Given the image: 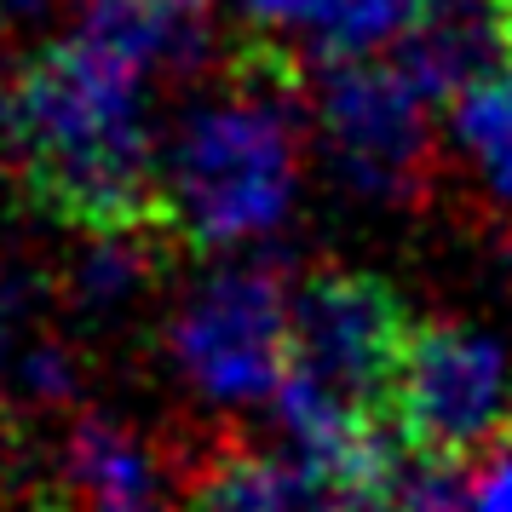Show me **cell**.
Masks as SVG:
<instances>
[{
	"instance_id": "1",
	"label": "cell",
	"mask_w": 512,
	"mask_h": 512,
	"mask_svg": "<svg viewBox=\"0 0 512 512\" xmlns=\"http://www.w3.org/2000/svg\"><path fill=\"white\" fill-rule=\"evenodd\" d=\"M139 81L144 70L87 35L52 41L0 81V156L29 202L75 236L167 231L179 242Z\"/></svg>"
},
{
	"instance_id": "11",
	"label": "cell",
	"mask_w": 512,
	"mask_h": 512,
	"mask_svg": "<svg viewBox=\"0 0 512 512\" xmlns=\"http://www.w3.org/2000/svg\"><path fill=\"white\" fill-rule=\"evenodd\" d=\"M242 6H248V18H254V24H265V29H294V35H300L323 0H242Z\"/></svg>"
},
{
	"instance_id": "10",
	"label": "cell",
	"mask_w": 512,
	"mask_h": 512,
	"mask_svg": "<svg viewBox=\"0 0 512 512\" xmlns=\"http://www.w3.org/2000/svg\"><path fill=\"white\" fill-rule=\"evenodd\" d=\"M466 512H512V438L466 461Z\"/></svg>"
},
{
	"instance_id": "2",
	"label": "cell",
	"mask_w": 512,
	"mask_h": 512,
	"mask_svg": "<svg viewBox=\"0 0 512 512\" xmlns=\"http://www.w3.org/2000/svg\"><path fill=\"white\" fill-rule=\"evenodd\" d=\"M300 64L288 47L231 58V98L179 127L162 162L167 213L185 248H236L277 231L300 185Z\"/></svg>"
},
{
	"instance_id": "5",
	"label": "cell",
	"mask_w": 512,
	"mask_h": 512,
	"mask_svg": "<svg viewBox=\"0 0 512 512\" xmlns=\"http://www.w3.org/2000/svg\"><path fill=\"white\" fill-rule=\"evenodd\" d=\"M288 311L294 294L271 265L213 271L173 317V363L208 403L277 397L288 374Z\"/></svg>"
},
{
	"instance_id": "7",
	"label": "cell",
	"mask_w": 512,
	"mask_h": 512,
	"mask_svg": "<svg viewBox=\"0 0 512 512\" xmlns=\"http://www.w3.org/2000/svg\"><path fill=\"white\" fill-rule=\"evenodd\" d=\"M190 449H167L127 420L75 415L64 438L70 512H179Z\"/></svg>"
},
{
	"instance_id": "3",
	"label": "cell",
	"mask_w": 512,
	"mask_h": 512,
	"mask_svg": "<svg viewBox=\"0 0 512 512\" xmlns=\"http://www.w3.org/2000/svg\"><path fill=\"white\" fill-rule=\"evenodd\" d=\"M409 311L369 271H311L288 311V374L340 409L392 420V386L409 351Z\"/></svg>"
},
{
	"instance_id": "4",
	"label": "cell",
	"mask_w": 512,
	"mask_h": 512,
	"mask_svg": "<svg viewBox=\"0 0 512 512\" xmlns=\"http://www.w3.org/2000/svg\"><path fill=\"white\" fill-rule=\"evenodd\" d=\"M392 426L426 455L472 461L512 438V357L472 323H415L392 386Z\"/></svg>"
},
{
	"instance_id": "8",
	"label": "cell",
	"mask_w": 512,
	"mask_h": 512,
	"mask_svg": "<svg viewBox=\"0 0 512 512\" xmlns=\"http://www.w3.org/2000/svg\"><path fill=\"white\" fill-rule=\"evenodd\" d=\"M87 248L70 259L64 300L81 317H121L162 282L167 248H179L167 231H110V236H81Z\"/></svg>"
},
{
	"instance_id": "13",
	"label": "cell",
	"mask_w": 512,
	"mask_h": 512,
	"mask_svg": "<svg viewBox=\"0 0 512 512\" xmlns=\"http://www.w3.org/2000/svg\"><path fill=\"white\" fill-rule=\"evenodd\" d=\"M501 12H507V29H512V0H501Z\"/></svg>"
},
{
	"instance_id": "9",
	"label": "cell",
	"mask_w": 512,
	"mask_h": 512,
	"mask_svg": "<svg viewBox=\"0 0 512 512\" xmlns=\"http://www.w3.org/2000/svg\"><path fill=\"white\" fill-rule=\"evenodd\" d=\"M449 139L489 202L512 208V52L449 93Z\"/></svg>"
},
{
	"instance_id": "6",
	"label": "cell",
	"mask_w": 512,
	"mask_h": 512,
	"mask_svg": "<svg viewBox=\"0 0 512 512\" xmlns=\"http://www.w3.org/2000/svg\"><path fill=\"white\" fill-rule=\"evenodd\" d=\"M426 104L397 64L340 58L328 64L317 87V121H323L328 156L357 196L374 202H415L432 173V127Z\"/></svg>"
},
{
	"instance_id": "12",
	"label": "cell",
	"mask_w": 512,
	"mask_h": 512,
	"mask_svg": "<svg viewBox=\"0 0 512 512\" xmlns=\"http://www.w3.org/2000/svg\"><path fill=\"white\" fill-rule=\"evenodd\" d=\"M24 512H70V501H64V495H35Z\"/></svg>"
}]
</instances>
